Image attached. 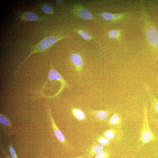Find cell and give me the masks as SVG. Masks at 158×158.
<instances>
[{
    "mask_svg": "<svg viewBox=\"0 0 158 158\" xmlns=\"http://www.w3.org/2000/svg\"><path fill=\"white\" fill-rule=\"evenodd\" d=\"M143 120L138 142V146L140 147L150 142L158 141V137L154 134L150 128L147 116V106L145 103L143 104Z\"/></svg>",
    "mask_w": 158,
    "mask_h": 158,
    "instance_id": "cell-1",
    "label": "cell"
},
{
    "mask_svg": "<svg viewBox=\"0 0 158 158\" xmlns=\"http://www.w3.org/2000/svg\"><path fill=\"white\" fill-rule=\"evenodd\" d=\"M63 37L61 36H50L46 37L31 47V51L28 55L20 65H22L32 55L37 52L43 51L48 49L58 40Z\"/></svg>",
    "mask_w": 158,
    "mask_h": 158,
    "instance_id": "cell-2",
    "label": "cell"
},
{
    "mask_svg": "<svg viewBox=\"0 0 158 158\" xmlns=\"http://www.w3.org/2000/svg\"><path fill=\"white\" fill-rule=\"evenodd\" d=\"M144 87L150 102L151 110L154 114L158 115V99L152 93L147 84H145Z\"/></svg>",
    "mask_w": 158,
    "mask_h": 158,
    "instance_id": "cell-3",
    "label": "cell"
},
{
    "mask_svg": "<svg viewBox=\"0 0 158 158\" xmlns=\"http://www.w3.org/2000/svg\"><path fill=\"white\" fill-rule=\"evenodd\" d=\"M103 134L104 136L111 140L121 139L123 134L121 128H114L107 130L103 133Z\"/></svg>",
    "mask_w": 158,
    "mask_h": 158,
    "instance_id": "cell-4",
    "label": "cell"
},
{
    "mask_svg": "<svg viewBox=\"0 0 158 158\" xmlns=\"http://www.w3.org/2000/svg\"><path fill=\"white\" fill-rule=\"evenodd\" d=\"M49 115L52 126L56 136L62 144L65 146L67 147L68 145L67 142L66 141L64 135L59 130L56 125L50 112H49Z\"/></svg>",
    "mask_w": 158,
    "mask_h": 158,
    "instance_id": "cell-5",
    "label": "cell"
},
{
    "mask_svg": "<svg viewBox=\"0 0 158 158\" xmlns=\"http://www.w3.org/2000/svg\"><path fill=\"white\" fill-rule=\"evenodd\" d=\"M147 40L150 44L153 47H158V31L154 27L149 28L147 33Z\"/></svg>",
    "mask_w": 158,
    "mask_h": 158,
    "instance_id": "cell-6",
    "label": "cell"
},
{
    "mask_svg": "<svg viewBox=\"0 0 158 158\" xmlns=\"http://www.w3.org/2000/svg\"><path fill=\"white\" fill-rule=\"evenodd\" d=\"M20 20L22 21H42L46 18L41 17L37 14L30 12H26L21 13L19 15Z\"/></svg>",
    "mask_w": 158,
    "mask_h": 158,
    "instance_id": "cell-7",
    "label": "cell"
},
{
    "mask_svg": "<svg viewBox=\"0 0 158 158\" xmlns=\"http://www.w3.org/2000/svg\"><path fill=\"white\" fill-rule=\"evenodd\" d=\"M122 117L119 113L114 114L109 118V124L115 128H121L122 125Z\"/></svg>",
    "mask_w": 158,
    "mask_h": 158,
    "instance_id": "cell-8",
    "label": "cell"
},
{
    "mask_svg": "<svg viewBox=\"0 0 158 158\" xmlns=\"http://www.w3.org/2000/svg\"><path fill=\"white\" fill-rule=\"evenodd\" d=\"M48 78L49 80H57L60 81L62 84V88H63L65 85V82L61 75L56 71L51 69L49 72Z\"/></svg>",
    "mask_w": 158,
    "mask_h": 158,
    "instance_id": "cell-9",
    "label": "cell"
},
{
    "mask_svg": "<svg viewBox=\"0 0 158 158\" xmlns=\"http://www.w3.org/2000/svg\"><path fill=\"white\" fill-rule=\"evenodd\" d=\"M72 112L74 117L78 120L82 121L85 119V114L80 109L77 108H74L72 109Z\"/></svg>",
    "mask_w": 158,
    "mask_h": 158,
    "instance_id": "cell-10",
    "label": "cell"
},
{
    "mask_svg": "<svg viewBox=\"0 0 158 158\" xmlns=\"http://www.w3.org/2000/svg\"><path fill=\"white\" fill-rule=\"evenodd\" d=\"M109 112L105 110L97 111L96 112L95 116L96 118L100 121H104L108 118Z\"/></svg>",
    "mask_w": 158,
    "mask_h": 158,
    "instance_id": "cell-11",
    "label": "cell"
},
{
    "mask_svg": "<svg viewBox=\"0 0 158 158\" xmlns=\"http://www.w3.org/2000/svg\"><path fill=\"white\" fill-rule=\"evenodd\" d=\"M103 147L100 144H96L93 145L90 149L89 155L90 157L97 154L103 150Z\"/></svg>",
    "mask_w": 158,
    "mask_h": 158,
    "instance_id": "cell-12",
    "label": "cell"
},
{
    "mask_svg": "<svg viewBox=\"0 0 158 158\" xmlns=\"http://www.w3.org/2000/svg\"><path fill=\"white\" fill-rule=\"evenodd\" d=\"M71 59L73 62L77 67H80L82 65V59L80 56L78 54H73L71 56Z\"/></svg>",
    "mask_w": 158,
    "mask_h": 158,
    "instance_id": "cell-13",
    "label": "cell"
},
{
    "mask_svg": "<svg viewBox=\"0 0 158 158\" xmlns=\"http://www.w3.org/2000/svg\"><path fill=\"white\" fill-rule=\"evenodd\" d=\"M78 15L80 17L83 19L90 20L92 18L91 13L88 10L85 9L80 11L78 13Z\"/></svg>",
    "mask_w": 158,
    "mask_h": 158,
    "instance_id": "cell-14",
    "label": "cell"
},
{
    "mask_svg": "<svg viewBox=\"0 0 158 158\" xmlns=\"http://www.w3.org/2000/svg\"><path fill=\"white\" fill-rule=\"evenodd\" d=\"M97 140L100 144L103 146H107L109 144L110 142V140L104 136L99 137Z\"/></svg>",
    "mask_w": 158,
    "mask_h": 158,
    "instance_id": "cell-15",
    "label": "cell"
},
{
    "mask_svg": "<svg viewBox=\"0 0 158 158\" xmlns=\"http://www.w3.org/2000/svg\"><path fill=\"white\" fill-rule=\"evenodd\" d=\"M109 156V152L103 150L96 155L95 158H108Z\"/></svg>",
    "mask_w": 158,
    "mask_h": 158,
    "instance_id": "cell-16",
    "label": "cell"
},
{
    "mask_svg": "<svg viewBox=\"0 0 158 158\" xmlns=\"http://www.w3.org/2000/svg\"><path fill=\"white\" fill-rule=\"evenodd\" d=\"M42 9L45 13L51 14L53 13V11L51 7L47 4H44L42 7Z\"/></svg>",
    "mask_w": 158,
    "mask_h": 158,
    "instance_id": "cell-17",
    "label": "cell"
},
{
    "mask_svg": "<svg viewBox=\"0 0 158 158\" xmlns=\"http://www.w3.org/2000/svg\"><path fill=\"white\" fill-rule=\"evenodd\" d=\"M101 16L104 19L107 20H110L112 19L114 15L108 12H103L101 14Z\"/></svg>",
    "mask_w": 158,
    "mask_h": 158,
    "instance_id": "cell-18",
    "label": "cell"
},
{
    "mask_svg": "<svg viewBox=\"0 0 158 158\" xmlns=\"http://www.w3.org/2000/svg\"><path fill=\"white\" fill-rule=\"evenodd\" d=\"M0 122L2 124L5 126H8L10 124L8 120L1 114H0Z\"/></svg>",
    "mask_w": 158,
    "mask_h": 158,
    "instance_id": "cell-19",
    "label": "cell"
},
{
    "mask_svg": "<svg viewBox=\"0 0 158 158\" xmlns=\"http://www.w3.org/2000/svg\"><path fill=\"white\" fill-rule=\"evenodd\" d=\"M79 34L85 40H89L91 38L90 36L86 32L84 31H81L79 32Z\"/></svg>",
    "mask_w": 158,
    "mask_h": 158,
    "instance_id": "cell-20",
    "label": "cell"
},
{
    "mask_svg": "<svg viewBox=\"0 0 158 158\" xmlns=\"http://www.w3.org/2000/svg\"><path fill=\"white\" fill-rule=\"evenodd\" d=\"M118 33V30H115L110 31L109 33V37L112 39H114L116 37Z\"/></svg>",
    "mask_w": 158,
    "mask_h": 158,
    "instance_id": "cell-21",
    "label": "cell"
},
{
    "mask_svg": "<svg viewBox=\"0 0 158 158\" xmlns=\"http://www.w3.org/2000/svg\"><path fill=\"white\" fill-rule=\"evenodd\" d=\"M150 121L156 128L158 133V119L151 117L150 118Z\"/></svg>",
    "mask_w": 158,
    "mask_h": 158,
    "instance_id": "cell-22",
    "label": "cell"
},
{
    "mask_svg": "<svg viewBox=\"0 0 158 158\" xmlns=\"http://www.w3.org/2000/svg\"><path fill=\"white\" fill-rule=\"evenodd\" d=\"M9 150L12 157L13 158H18L13 147L11 145L9 146Z\"/></svg>",
    "mask_w": 158,
    "mask_h": 158,
    "instance_id": "cell-23",
    "label": "cell"
},
{
    "mask_svg": "<svg viewBox=\"0 0 158 158\" xmlns=\"http://www.w3.org/2000/svg\"><path fill=\"white\" fill-rule=\"evenodd\" d=\"M120 15L118 14H115L114 15V17L115 18H117V17H119L120 16Z\"/></svg>",
    "mask_w": 158,
    "mask_h": 158,
    "instance_id": "cell-24",
    "label": "cell"
},
{
    "mask_svg": "<svg viewBox=\"0 0 158 158\" xmlns=\"http://www.w3.org/2000/svg\"><path fill=\"white\" fill-rule=\"evenodd\" d=\"M62 0H58L57 1V2L58 4L61 3L62 2Z\"/></svg>",
    "mask_w": 158,
    "mask_h": 158,
    "instance_id": "cell-25",
    "label": "cell"
},
{
    "mask_svg": "<svg viewBox=\"0 0 158 158\" xmlns=\"http://www.w3.org/2000/svg\"><path fill=\"white\" fill-rule=\"evenodd\" d=\"M75 158H84L82 157H77Z\"/></svg>",
    "mask_w": 158,
    "mask_h": 158,
    "instance_id": "cell-26",
    "label": "cell"
},
{
    "mask_svg": "<svg viewBox=\"0 0 158 158\" xmlns=\"http://www.w3.org/2000/svg\"><path fill=\"white\" fill-rule=\"evenodd\" d=\"M7 158H13V157H7Z\"/></svg>",
    "mask_w": 158,
    "mask_h": 158,
    "instance_id": "cell-27",
    "label": "cell"
}]
</instances>
